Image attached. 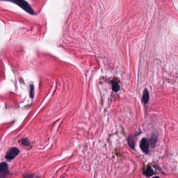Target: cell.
I'll use <instances>...</instances> for the list:
<instances>
[{
	"label": "cell",
	"instance_id": "3957f363",
	"mask_svg": "<svg viewBox=\"0 0 178 178\" xmlns=\"http://www.w3.org/2000/svg\"><path fill=\"white\" fill-rule=\"evenodd\" d=\"M149 146L150 143L149 141L146 138L142 139L140 143V148L144 153L147 154L149 153Z\"/></svg>",
	"mask_w": 178,
	"mask_h": 178
},
{
	"label": "cell",
	"instance_id": "9c48e42d",
	"mask_svg": "<svg viewBox=\"0 0 178 178\" xmlns=\"http://www.w3.org/2000/svg\"><path fill=\"white\" fill-rule=\"evenodd\" d=\"M21 143L23 145L26 146H29L30 145V142L27 138H23L21 140Z\"/></svg>",
	"mask_w": 178,
	"mask_h": 178
},
{
	"label": "cell",
	"instance_id": "ba28073f",
	"mask_svg": "<svg viewBox=\"0 0 178 178\" xmlns=\"http://www.w3.org/2000/svg\"><path fill=\"white\" fill-rule=\"evenodd\" d=\"M128 144L130 147L132 148H134L135 146V141L134 139L132 137H129L128 138Z\"/></svg>",
	"mask_w": 178,
	"mask_h": 178
},
{
	"label": "cell",
	"instance_id": "8992f818",
	"mask_svg": "<svg viewBox=\"0 0 178 178\" xmlns=\"http://www.w3.org/2000/svg\"><path fill=\"white\" fill-rule=\"evenodd\" d=\"M149 93L147 89H145L143 93V101L144 102V104H147L148 101H149Z\"/></svg>",
	"mask_w": 178,
	"mask_h": 178
},
{
	"label": "cell",
	"instance_id": "5b68a950",
	"mask_svg": "<svg viewBox=\"0 0 178 178\" xmlns=\"http://www.w3.org/2000/svg\"><path fill=\"white\" fill-rule=\"evenodd\" d=\"M153 173L154 172H153V169L150 166H148L146 169H145L143 171V174L148 178L152 176L153 175Z\"/></svg>",
	"mask_w": 178,
	"mask_h": 178
},
{
	"label": "cell",
	"instance_id": "30bf717a",
	"mask_svg": "<svg viewBox=\"0 0 178 178\" xmlns=\"http://www.w3.org/2000/svg\"><path fill=\"white\" fill-rule=\"evenodd\" d=\"M150 144L152 145V146H155L156 144V142H157V138L156 137H152L150 138Z\"/></svg>",
	"mask_w": 178,
	"mask_h": 178
},
{
	"label": "cell",
	"instance_id": "277c9868",
	"mask_svg": "<svg viewBox=\"0 0 178 178\" xmlns=\"http://www.w3.org/2000/svg\"><path fill=\"white\" fill-rule=\"evenodd\" d=\"M8 164L6 163H1L0 166V176L1 178H5L8 173Z\"/></svg>",
	"mask_w": 178,
	"mask_h": 178
},
{
	"label": "cell",
	"instance_id": "52a82bcc",
	"mask_svg": "<svg viewBox=\"0 0 178 178\" xmlns=\"http://www.w3.org/2000/svg\"><path fill=\"white\" fill-rule=\"evenodd\" d=\"M112 89L114 90V91H116V92L119 91V90L120 89V86L117 81H112Z\"/></svg>",
	"mask_w": 178,
	"mask_h": 178
},
{
	"label": "cell",
	"instance_id": "8fae6325",
	"mask_svg": "<svg viewBox=\"0 0 178 178\" xmlns=\"http://www.w3.org/2000/svg\"><path fill=\"white\" fill-rule=\"evenodd\" d=\"M153 178H159V176H154V177H153Z\"/></svg>",
	"mask_w": 178,
	"mask_h": 178
},
{
	"label": "cell",
	"instance_id": "7a4b0ae2",
	"mask_svg": "<svg viewBox=\"0 0 178 178\" xmlns=\"http://www.w3.org/2000/svg\"><path fill=\"white\" fill-rule=\"evenodd\" d=\"M19 153V150L16 147L11 148L7 152L5 158L8 160L14 159Z\"/></svg>",
	"mask_w": 178,
	"mask_h": 178
},
{
	"label": "cell",
	"instance_id": "6da1fadb",
	"mask_svg": "<svg viewBox=\"0 0 178 178\" xmlns=\"http://www.w3.org/2000/svg\"><path fill=\"white\" fill-rule=\"evenodd\" d=\"M11 1L17 4V5L19 6V7L23 8V10H25L27 13L31 14H34V11L32 10L31 5L24 0H13Z\"/></svg>",
	"mask_w": 178,
	"mask_h": 178
}]
</instances>
